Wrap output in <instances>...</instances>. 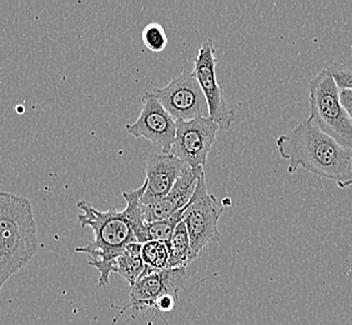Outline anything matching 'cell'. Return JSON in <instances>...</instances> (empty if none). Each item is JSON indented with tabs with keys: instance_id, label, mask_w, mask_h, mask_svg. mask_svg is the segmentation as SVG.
<instances>
[{
	"instance_id": "obj_1",
	"label": "cell",
	"mask_w": 352,
	"mask_h": 325,
	"mask_svg": "<svg viewBox=\"0 0 352 325\" xmlns=\"http://www.w3.org/2000/svg\"><path fill=\"white\" fill-rule=\"evenodd\" d=\"M276 147L280 156L289 162L290 174L302 168L335 182L340 189L351 187V150L327 136L310 118L298 123L289 134L278 136Z\"/></svg>"
},
{
	"instance_id": "obj_2",
	"label": "cell",
	"mask_w": 352,
	"mask_h": 325,
	"mask_svg": "<svg viewBox=\"0 0 352 325\" xmlns=\"http://www.w3.org/2000/svg\"><path fill=\"white\" fill-rule=\"evenodd\" d=\"M82 213L78 216V222L82 228H91L94 240L75 248L76 253L87 254L90 260L89 265L99 271V286L109 284L110 275L113 274V262L122 254L124 249L131 243H138L134 223L129 211L114 208L102 211L95 209L87 200L76 203Z\"/></svg>"
},
{
	"instance_id": "obj_3",
	"label": "cell",
	"mask_w": 352,
	"mask_h": 325,
	"mask_svg": "<svg viewBox=\"0 0 352 325\" xmlns=\"http://www.w3.org/2000/svg\"><path fill=\"white\" fill-rule=\"evenodd\" d=\"M38 248L30 200L0 190V291L14 274L32 262Z\"/></svg>"
},
{
	"instance_id": "obj_4",
	"label": "cell",
	"mask_w": 352,
	"mask_h": 325,
	"mask_svg": "<svg viewBox=\"0 0 352 325\" xmlns=\"http://www.w3.org/2000/svg\"><path fill=\"white\" fill-rule=\"evenodd\" d=\"M310 119L346 149H352V120L340 99V89L327 69L309 83Z\"/></svg>"
},
{
	"instance_id": "obj_5",
	"label": "cell",
	"mask_w": 352,
	"mask_h": 325,
	"mask_svg": "<svg viewBox=\"0 0 352 325\" xmlns=\"http://www.w3.org/2000/svg\"><path fill=\"white\" fill-rule=\"evenodd\" d=\"M223 204L209 193L205 174L200 176L197 189L186 207H184L183 222L189 233L190 244L194 254H199L211 242H221L219 220L223 214Z\"/></svg>"
},
{
	"instance_id": "obj_6",
	"label": "cell",
	"mask_w": 352,
	"mask_h": 325,
	"mask_svg": "<svg viewBox=\"0 0 352 325\" xmlns=\"http://www.w3.org/2000/svg\"><path fill=\"white\" fill-rule=\"evenodd\" d=\"M151 93L176 122L209 116L205 95L192 72L183 70L166 87L155 88Z\"/></svg>"
},
{
	"instance_id": "obj_7",
	"label": "cell",
	"mask_w": 352,
	"mask_h": 325,
	"mask_svg": "<svg viewBox=\"0 0 352 325\" xmlns=\"http://www.w3.org/2000/svg\"><path fill=\"white\" fill-rule=\"evenodd\" d=\"M200 88L209 107V116L219 128L228 130L235 120V112L228 105L217 78V56L212 39L204 41L194 59V70Z\"/></svg>"
},
{
	"instance_id": "obj_8",
	"label": "cell",
	"mask_w": 352,
	"mask_h": 325,
	"mask_svg": "<svg viewBox=\"0 0 352 325\" xmlns=\"http://www.w3.org/2000/svg\"><path fill=\"white\" fill-rule=\"evenodd\" d=\"M219 129L210 116L176 122L175 139L170 154L183 160L189 168H204Z\"/></svg>"
},
{
	"instance_id": "obj_9",
	"label": "cell",
	"mask_w": 352,
	"mask_h": 325,
	"mask_svg": "<svg viewBox=\"0 0 352 325\" xmlns=\"http://www.w3.org/2000/svg\"><path fill=\"white\" fill-rule=\"evenodd\" d=\"M142 112L133 124H126L125 130L136 139L145 138L157 145L163 154H170L176 134V120L164 109L151 92L140 98Z\"/></svg>"
},
{
	"instance_id": "obj_10",
	"label": "cell",
	"mask_w": 352,
	"mask_h": 325,
	"mask_svg": "<svg viewBox=\"0 0 352 325\" xmlns=\"http://www.w3.org/2000/svg\"><path fill=\"white\" fill-rule=\"evenodd\" d=\"M188 168L183 160L173 154L150 156L145 164L146 189L142 194V203L149 207L166 197Z\"/></svg>"
},
{
	"instance_id": "obj_11",
	"label": "cell",
	"mask_w": 352,
	"mask_h": 325,
	"mask_svg": "<svg viewBox=\"0 0 352 325\" xmlns=\"http://www.w3.org/2000/svg\"><path fill=\"white\" fill-rule=\"evenodd\" d=\"M205 174L201 167L199 168H188L180 176L169 194L162 200L153 205H144V218L146 223H153L157 220H163L173 216L177 210L183 209L189 203L190 199L194 196L197 189V182L200 176Z\"/></svg>"
},
{
	"instance_id": "obj_12",
	"label": "cell",
	"mask_w": 352,
	"mask_h": 325,
	"mask_svg": "<svg viewBox=\"0 0 352 325\" xmlns=\"http://www.w3.org/2000/svg\"><path fill=\"white\" fill-rule=\"evenodd\" d=\"M165 293L170 294L166 289L162 271L145 275L139 279L135 284L131 285L130 302L124 309L133 308L142 312L148 308H154L157 298Z\"/></svg>"
},
{
	"instance_id": "obj_13",
	"label": "cell",
	"mask_w": 352,
	"mask_h": 325,
	"mask_svg": "<svg viewBox=\"0 0 352 325\" xmlns=\"http://www.w3.org/2000/svg\"><path fill=\"white\" fill-rule=\"evenodd\" d=\"M144 271L142 258V244L131 243L113 262V273H118L130 286L135 284Z\"/></svg>"
},
{
	"instance_id": "obj_14",
	"label": "cell",
	"mask_w": 352,
	"mask_h": 325,
	"mask_svg": "<svg viewBox=\"0 0 352 325\" xmlns=\"http://www.w3.org/2000/svg\"><path fill=\"white\" fill-rule=\"evenodd\" d=\"M169 248V268H184L197 260L190 244L189 233L184 222L176 227L173 237L168 243Z\"/></svg>"
},
{
	"instance_id": "obj_15",
	"label": "cell",
	"mask_w": 352,
	"mask_h": 325,
	"mask_svg": "<svg viewBox=\"0 0 352 325\" xmlns=\"http://www.w3.org/2000/svg\"><path fill=\"white\" fill-rule=\"evenodd\" d=\"M142 258L144 262V271L142 277L165 271L166 268H169L168 244L160 240L145 242L142 244Z\"/></svg>"
},
{
	"instance_id": "obj_16",
	"label": "cell",
	"mask_w": 352,
	"mask_h": 325,
	"mask_svg": "<svg viewBox=\"0 0 352 325\" xmlns=\"http://www.w3.org/2000/svg\"><path fill=\"white\" fill-rule=\"evenodd\" d=\"M184 208L177 210L173 216L163 220H157L153 223H146V242L149 240H160L164 243H169L174 234V231L179 223L183 222Z\"/></svg>"
},
{
	"instance_id": "obj_17",
	"label": "cell",
	"mask_w": 352,
	"mask_h": 325,
	"mask_svg": "<svg viewBox=\"0 0 352 325\" xmlns=\"http://www.w3.org/2000/svg\"><path fill=\"white\" fill-rule=\"evenodd\" d=\"M142 43L154 53H160L168 45V35L159 23H150L142 30Z\"/></svg>"
},
{
	"instance_id": "obj_18",
	"label": "cell",
	"mask_w": 352,
	"mask_h": 325,
	"mask_svg": "<svg viewBox=\"0 0 352 325\" xmlns=\"http://www.w3.org/2000/svg\"><path fill=\"white\" fill-rule=\"evenodd\" d=\"M327 70L336 81L340 90L352 92V63H333Z\"/></svg>"
},
{
	"instance_id": "obj_19",
	"label": "cell",
	"mask_w": 352,
	"mask_h": 325,
	"mask_svg": "<svg viewBox=\"0 0 352 325\" xmlns=\"http://www.w3.org/2000/svg\"><path fill=\"white\" fill-rule=\"evenodd\" d=\"M176 300H177V297L165 293L157 298L153 309H155L156 313L171 312L175 308Z\"/></svg>"
},
{
	"instance_id": "obj_20",
	"label": "cell",
	"mask_w": 352,
	"mask_h": 325,
	"mask_svg": "<svg viewBox=\"0 0 352 325\" xmlns=\"http://www.w3.org/2000/svg\"><path fill=\"white\" fill-rule=\"evenodd\" d=\"M340 99L346 109L347 114L350 116L352 120V92L350 90H340Z\"/></svg>"
},
{
	"instance_id": "obj_21",
	"label": "cell",
	"mask_w": 352,
	"mask_h": 325,
	"mask_svg": "<svg viewBox=\"0 0 352 325\" xmlns=\"http://www.w3.org/2000/svg\"><path fill=\"white\" fill-rule=\"evenodd\" d=\"M351 150V162H352V149H350Z\"/></svg>"
}]
</instances>
